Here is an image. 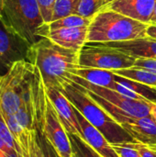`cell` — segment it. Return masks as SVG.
Wrapping results in <instances>:
<instances>
[{
  "mask_svg": "<svg viewBox=\"0 0 156 157\" xmlns=\"http://www.w3.org/2000/svg\"><path fill=\"white\" fill-rule=\"evenodd\" d=\"M108 5V0H80L75 15L92 19V17L101 11Z\"/></svg>",
  "mask_w": 156,
  "mask_h": 157,
  "instance_id": "cell-20",
  "label": "cell"
},
{
  "mask_svg": "<svg viewBox=\"0 0 156 157\" xmlns=\"http://www.w3.org/2000/svg\"><path fill=\"white\" fill-rule=\"evenodd\" d=\"M46 93L67 133H73L82 137L75 109L71 101L62 90L56 87H46Z\"/></svg>",
  "mask_w": 156,
  "mask_h": 157,
  "instance_id": "cell-10",
  "label": "cell"
},
{
  "mask_svg": "<svg viewBox=\"0 0 156 157\" xmlns=\"http://www.w3.org/2000/svg\"><path fill=\"white\" fill-rule=\"evenodd\" d=\"M120 157H141L138 151L129 144H111Z\"/></svg>",
  "mask_w": 156,
  "mask_h": 157,
  "instance_id": "cell-25",
  "label": "cell"
},
{
  "mask_svg": "<svg viewBox=\"0 0 156 157\" xmlns=\"http://www.w3.org/2000/svg\"><path fill=\"white\" fill-rule=\"evenodd\" d=\"M0 75H2V74H1V73H0Z\"/></svg>",
  "mask_w": 156,
  "mask_h": 157,
  "instance_id": "cell-36",
  "label": "cell"
},
{
  "mask_svg": "<svg viewBox=\"0 0 156 157\" xmlns=\"http://www.w3.org/2000/svg\"><path fill=\"white\" fill-rule=\"evenodd\" d=\"M75 114L81 129V138L92 149H94L102 157H120L103 133L98 129L94 127L89 121H87L81 112L76 109Z\"/></svg>",
  "mask_w": 156,
  "mask_h": 157,
  "instance_id": "cell-13",
  "label": "cell"
},
{
  "mask_svg": "<svg viewBox=\"0 0 156 157\" xmlns=\"http://www.w3.org/2000/svg\"><path fill=\"white\" fill-rule=\"evenodd\" d=\"M0 157H23L21 151L8 129L5 120L0 115Z\"/></svg>",
  "mask_w": 156,
  "mask_h": 157,
  "instance_id": "cell-17",
  "label": "cell"
},
{
  "mask_svg": "<svg viewBox=\"0 0 156 157\" xmlns=\"http://www.w3.org/2000/svg\"><path fill=\"white\" fill-rule=\"evenodd\" d=\"M91 19L80 17L78 15L73 14L57 20H53L47 25V28L50 29H62V28H76V27H88Z\"/></svg>",
  "mask_w": 156,
  "mask_h": 157,
  "instance_id": "cell-21",
  "label": "cell"
},
{
  "mask_svg": "<svg viewBox=\"0 0 156 157\" xmlns=\"http://www.w3.org/2000/svg\"><path fill=\"white\" fill-rule=\"evenodd\" d=\"M136 58L99 42H86L79 52V67L109 71L134 66Z\"/></svg>",
  "mask_w": 156,
  "mask_h": 157,
  "instance_id": "cell-8",
  "label": "cell"
},
{
  "mask_svg": "<svg viewBox=\"0 0 156 157\" xmlns=\"http://www.w3.org/2000/svg\"><path fill=\"white\" fill-rule=\"evenodd\" d=\"M112 72L118 75L145 84L153 87H156V73L152 71L133 66L131 68L115 70Z\"/></svg>",
  "mask_w": 156,
  "mask_h": 157,
  "instance_id": "cell-18",
  "label": "cell"
},
{
  "mask_svg": "<svg viewBox=\"0 0 156 157\" xmlns=\"http://www.w3.org/2000/svg\"><path fill=\"white\" fill-rule=\"evenodd\" d=\"M105 46L114 48L131 56L156 61V39L144 37L131 40L115 42H99Z\"/></svg>",
  "mask_w": 156,
  "mask_h": 157,
  "instance_id": "cell-15",
  "label": "cell"
},
{
  "mask_svg": "<svg viewBox=\"0 0 156 157\" xmlns=\"http://www.w3.org/2000/svg\"><path fill=\"white\" fill-rule=\"evenodd\" d=\"M40 142H41V144H42V147L44 149V152H45V155L46 157H59L58 155L56 154V152L54 151V149L52 148V146L41 136L40 135Z\"/></svg>",
  "mask_w": 156,
  "mask_h": 157,
  "instance_id": "cell-29",
  "label": "cell"
},
{
  "mask_svg": "<svg viewBox=\"0 0 156 157\" xmlns=\"http://www.w3.org/2000/svg\"><path fill=\"white\" fill-rule=\"evenodd\" d=\"M88 27L62 28L50 29L45 24L39 32L40 39L48 38L54 43L67 49L80 52L86 42Z\"/></svg>",
  "mask_w": 156,
  "mask_h": 157,
  "instance_id": "cell-11",
  "label": "cell"
},
{
  "mask_svg": "<svg viewBox=\"0 0 156 157\" xmlns=\"http://www.w3.org/2000/svg\"><path fill=\"white\" fill-rule=\"evenodd\" d=\"M2 10H3V0H0V17L2 16Z\"/></svg>",
  "mask_w": 156,
  "mask_h": 157,
  "instance_id": "cell-33",
  "label": "cell"
},
{
  "mask_svg": "<svg viewBox=\"0 0 156 157\" xmlns=\"http://www.w3.org/2000/svg\"><path fill=\"white\" fill-rule=\"evenodd\" d=\"M27 61L39 69L46 87L61 90L79 68V52L41 38L30 45Z\"/></svg>",
  "mask_w": 156,
  "mask_h": 157,
  "instance_id": "cell-1",
  "label": "cell"
},
{
  "mask_svg": "<svg viewBox=\"0 0 156 157\" xmlns=\"http://www.w3.org/2000/svg\"><path fill=\"white\" fill-rule=\"evenodd\" d=\"M72 157H76V156H75L74 155H72Z\"/></svg>",
  "mask_w": 156,
  "mask_h": 157,
  "instance_id": "cell-35",
  "label": "cell"
},
{
  "mask_svg": "<svg viewBox=\"0 0 156 157\" xmlns=\"http://www.w3.org/2000/svg\"><path fill=\"white\" fill-rule=\"evenodd\" d=\"M71 142L73 153L76 157H102L94 149H92L81 137L68 133Z\"/></svg>",
  "mask_w": 156,
  "mask_h": 157,
  "instance_id": "cell-24",
  "label": "cell"
},
{
  "mask_svg": "<svg viewBox=\"0 0 156 157\" xmlns=\"http://www.w3.org/2000/svg\"><path fill=\"white\" fill-rule=\"evenodd\" d=\"M147 37L156 39V25H149L147 29Z\"/></svg>",
  "mask_w": 156,
  "mask_h": 157,
  "instance_id": "cell-30",
  "label": "cell"
},
{
  "mask_svg": "<svg viewBox=\"0 0 156 157\" xmlns=\"http://www.w3.org/2000/svg\"><path fill=\"white\" fill-rule=\"evenodd\" d=\"M33 70V64L22 60L0 75V115L4 120L21 108Z\"/></svg>",
  "mask_w": 156,
  "mask_h": 157,
  "instance_id": "cell-6",
  "label": "cell"
},
{
  "mask_svg": "<svg viewBox=\"0 0 156 157\" xmlns=\"http://www.w3.org/2000/svg\"><path fill=\"white\" fill-rule=\"evenodd\" d=\"M130 144L138 151L141 157H156L155 153L148 146L137 143H130Z\"/></svg>",
  "mask_w": 156,
  "mask_h": 157,
  "instance_id": "cell-28",
  "label": "cell"
},
{
  "mask_svg": "<svg viewBox=\"0 0 156 157\" xmlns=\"http://www.w3.org/2000/svg\"><path fill=\"white\" fill-rule=\"evenodd\" d=\"M35 121L37 130L52 146L58 156L72 157L74 153L69 135L47 96L46 87L36 103Z\"/></svg>",
  "mask_w": 156,
  "mask_h": 157,
  "instance_id": "cell-7",
  "label": "cell"
},
{
  "mask_svg": "<svg viewBox=\"0 0 156 157\" xmlns=\"http://www.w3.org/2000/svg\"><path fill=\"white\" fill-rule=\"evenodd\" d=\"M156 0H114L104 8L114 10L135 20L150 24Z\"/></svg>",
  "mask_w": 156,
  "mask_h": 157,
  "instance_id": "cell-12",
  "label": "cell"
},
{
  "mask_svg": "<svg viewBox=\"0 0 156 157\" xmlns=\"http://www.w3.org/2000/svg\"><path fill=\"white\" fill-rule=\"evenodd\" d=\"M24 157H46L42 147L39 131L37 129L30 130L28 136V144L25 149Z\"/></svg>",
  "mask_w": 156,
  "mask_h": 157,
  "instance_id": "cell-23",
  "label": "cell"
},
{
  "mask_svg": "<svg viewBox=\"0 0 156 157\" xmlns=\"http://www.w3.org/2000/svg\"><path fill=\"white\" fill-rule=\"evenodd\" d=\"M74 75L88 81L91 84L112 90L114 89L117 83V75L109 70L79 67L75 70Z\"/></svg>",
  "mask_w": 156,
  "mask_h": 157,
  "instance_id": "cell-16",
  "label": "cell"
},
{
  "mask_svg": "<svg viewBox=\"0 0 156 157\" xmlns=\"http://www.w3.org/2000/svg\"><path fill=\"white\" fill-rule=\"evenodd\" d=\"M61 90L86 121L103 133L110 144L135 143L123 127L90 97L86 88L71 80Z\"/></svg>",
  "mask_w": 156,
  "mask_h": 157,
  "instance_id": "cell-2",
  "label": "cell"
},
{
  "mask_svg": "<svg viewBox=\"0 0 156 157\" xmlns=\"http://www.w3.org/2000/svg\"><path fill=\"white\" fill-rule=\"evenodd\" d=\"M152 150H153V151H154V152L155 153V155H156V147H154V148H153Z\"/></svg>",
  "mask_w": 156,
  "mask_h": 157,
  "instance_id": "cell-34",
  "label": "cell"
},
{
  "mask_svg": "<svg viewBox=\"0 0 156 157\" xmlns=\"http://www.w3.org/2000/svg\"><path fill=\"white\" fill-rule=\"evenodd\" d=\"M29 47L0 17V73L3 75L15 63L27 60Z\"/></svg>",
  "mask_w": 156,
  "mask_h": 157,
  "instance_id": "cell-9",
  "label": "cell"
},
{
  "mask_svg": "<svg viewBox=\"0 0 156 157\" xmlns=\"http://www.w3.org/2000/svg\"><path fill=\"white\" fill-rule=\"evenodd\" d=\"M1 18L29 45L40 40L45 25L38 0H3Z\"/></svg>",
  "mask_w": 156,
  "mask_h": 157,
  "instance_id": "cell-5",
  "label": "cell"
},
{
  "mask_svg": "<svg viewBox=\"0 0 156 157\" xmlns=\"http://www.w3.org/2000/svg\"><path fill=\"white\" fill-rule=\"evenodd\" d=\"M122 127L135 143L148 146L151 149L156 147V121L151 115L131 119Z\"/></svg>",
  "mask_w": 156,
  "mask_h": 157,
  "instance_id": "cell-14",
  "label": "cell"
},
{
  "mask_svg": "<svg viewBox=\"0 0 156 157\" xmlns=\"http://www.w3.org/2000/svg\"><path fill=\"white\" fill-rule=\"evenodd\" d=\"M79 2L80 0H55L51 21L75 14Z\"/></svg>",
  "mask_w": 156,
  "mask_h": 157,
  "instance_id": "cell-22",
  "label": "cell"
},
{
  "mask_svg": "<svg viewBox=\"0 0 156 157\" xmlns=\"http://www.w3.org/2000/svg\"><path fill=\"white\" fill-rule=\"evenodd\" d=\"M38 2L45 24L50 23L52 17V11H53V6L55 0H38Z\"/></svg>",
  "mask_w": 156,
  "mask_h": 157,
  "instance_id": "cell-26",
  "label": "cell"
},
{
  "mask_svg": "<svg viewBox=\"0 0 156 157\" xmlns=\"http://www.w3.org/2000/svg\"><path fill=\"white\" fill-rule=\"evenodd\" d=\"M135 67L143 68L149 71H152L154 73H156V61L152 59H143V58H138L136 59Z\"/></svg>",
  "mask_w": 156,
  "mask_h": 157,
  "instance_id": "cell-27",
  "label": "cell"
},
{
  "mask_svg": "<svg viewBox=\"0 0 156 157\" xmlns=\"http://www.w3.org/2000/svg\"><path fill=\"white\" fill-rule=\"evenodd\" d=\"M71 80L86 88L90 97L121 126L131 119L151 115V102L129 98L115 90L91 84L75 75L71 76Z\"/></svg>",
  "mask_w": 156,
  "mask_h": 157,
  "instance_id": "cell-4",
  "label": "cell"
},
{
  "mask_svg": "<svg viewBox=\"0 0 156 157\" xmlns=\"http://www.w3.org/2000/svg\"><path fill=\"white\" fill-rule=\"evenodd\" d=\"M150 25H156V4L155 8H154V15H153V17H152V20H151Z\"/></svg>",
  "mask_w": 156,
  "mask_h": 157,
  "instance_id": "cell-32",
  "label": "cell"
},
{
  "mask_svg": "<svg viewBox=\"0 0 156 157\" xmlns=\"http://www.w3.org/2000/svg\"><path fill=\"white\" fill-rule=\"evenodd\" d=\"M149 25L103 8L90 21L86 42H115L144 38L147 37Z\"/></svg>",
  "mask_w": 156,
  "mask_h": 157,
  "instance_id": "cell-3",
  "label": "cell"
},
{
  "mask_svg": "<svg viewBox=\"0 0 156 157\" xmlns=\"http://www.w3.org/2000/svg\"><path fill=\"white\" fill-rule=\"evenodd\" d=\"M151 116L156 121V103H151Z\"/></svg>",
  "mask_w": 156,
  "mask_h": 157,
  "instance_id": "cell-31",
  "label": "cell"
},
{
  "mask_svg": "<svg viewBox=\"0 0 156 157\" xmlns=\"http://www.w3.org/2000/svg\"><path fill=\"white\" fill-rule=\"evenodd\" d=\"M117 82L136 92L151 103H156V87L120 76L117 75Z\"/></svg>",
  "mask_w": 156,
  "mask_h": 157,
  "instance_id": "cell-19",
  "label": "cell"
}]
</instances>
